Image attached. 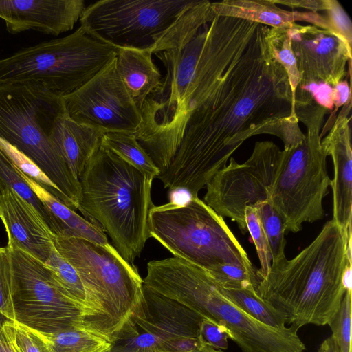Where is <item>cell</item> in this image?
Masks as SVG:
<instances>
[{
	"instance_id": "1",
	"label": "cell",
	"mask_w": 352,
	"mask_h": 352,
	"mask_svg": "<svg viewBox=\"0 0 352 352\" xmlns=\"http://www.w3.org/2000/svg\"><path fill=\"white\" fill-rule=\"evenodd\" d=\"M266 25L227 16L216 63L179 148L157 178L193 197L248 139L272 135L284 148L305 137L286 72L272 54Z\"/></svg>"
},
{
	"instance_id": "2",
	"label": "cell",
	"mask_w": 352,
	"mask_h": 352,
	"mask_svg": "<svg viewBox=\"0 0 352 352\" xmlns=\"http://www.w3.org/2000/svg\"><path fill=\"white\" fill-rule=\"evenodd\" d=\"M351 236L333 220L314 241L292 259L272 263L259 277L258 296L299 329L332 320L347 289L345 280L351 266Z\"/></svg>"
},
{
	"instance_id": "3",
	"label": "cell",
	"mask_w": 352,
	"mask_h": 352,
	"mask_svg": "<svg viewBox=\"0 0 352 352\" xmlns=\"http://www.w3.org/2000/svg\"><path fill=\"white\" fill-rule=\"evenodd\" d=\"M214 27L204 25L192 36L155 55L166 74L144 102L136 140L164 173L182 140L186 123L206 89L213 62Z\"/></svg>"
},
{
	"instance_id": "4",
	"label": "cell",
	"mask_w": 352,
	"mask_h": 352,
	"mask_svg": "<svg viewBox=\"0 0 352 352\" xmlns=\"http://www.w3.org/2000/svg\"><path fill=\"white\" fill-rule=\"evenodd\" d=\"M79 210L100 227L129 263L150 238L148 212L153 180L112 151L100 146L79 178Z\"/></svg>"
},
{
	"instance_id": "5",
	"label": "cell",
	"mask_w": 352,
	"mask_h": 352,
	"mask_svg": "<svg viewBox=\"0 0 352 352\" xmlns=\"http://www.w3.org/2000/svg\"><path fill=\"white\" fill-rule=\"evenodd\" d=\"M144 285L205 318L224 326L242 352H303L293 326L271 327L248 315L225 295L204 268L177 257L151 261Z\"/></svg>"
},
{
	"instance_id": "6",
	"label": "cell",
	"mask_w": 352,
	"mask_h": 352,
	"mask_svg": "<svg viewBox=\"0 0 352 352\" xmlns=\"http://www.w3.org/2000/svg\"><path fill=\"white\" fill-rule=\"evenodd\" d=\"M65 112L63 97L35 82L0 85V138L34 162L78 210L80 184L50 135Z\"/></svg>"
},
{
	"instance_id": "7",
	"label": "cell",
	"mask_w": 352,
	"mask_h": 352,
	"mask_svg": "<svg viewBox=\"0 0 352 352\" xmlns=\"http://www.w3.org/2000/svg\"><path fill=\"white\" fill-rule=\"evenodd\" d=\"M329 111L315 101L296 109L306 133L299 144L280 152L269 201L281 218L286 233L298 232L304 223L320 220L325 215L322 201L329 193L331 179L320 130Z\"/></svg>"
},
{
	"instance_id": "8",
	"label": "cell",
	"mask_w": 352,
	"mask_h": 352,
	"mask_svg": "<svg viewBox=\"0 0 352 352\" xmlns=\"http://www.w3.org/2000/svg\"><path fill=\"white\" fill-rule=\"evenodd\" d=\"M118 51L80 25L65 36L0 58V85L35 82L63 97L95 76L116 58Z\"/></svg>"
},
{
	"instance_id": "9",
	"label": "cell",
	"mask_w": 352,
	"mask_h": 352,
	"mask_svg": "<svg viewBox=\"0 0 352 352\" xmlns=\"http://www.w3.org/2000/svg\"><path fill=\"white\" fill-rule=\"evenodd\" d=\"M148 223L150 238L175 257L206 270L222 263L254 267L223 217L199 197L184 206L153 205Z\"/></svg>"
},
{
	"instance_id": "10",
	"label": "cell",
	"mask_w": 352,
	"mask_h": 352,
	"mask_svg": "<svg viewBox=\"0 0 352 352\" xmlns=\"http://www.w3.org/2000/svg\"><path fill=\"white\" fill-rule=\"evenodd\" d=\"M54 245L76 270L86 289L100 307L104 334L111 340L144 299L143 279L111 245L55 236Z\"/></svg>"
},
{
	"instance_id": "11",
	"label": "cell",
	"mask_w": 352,
	"mask_h": 352,
	"mask_svg": "<svg viewBox=\"0 0 352 352\" xmlns=\"http://www.w3.org/2000/svg\"><path fill=\"white\" fill-rule=\"evenodd\" d=\"M193 0H100L87 6L80 25L117 48L150 50Z\"/></svg>"
},
{
	"instance_id": "12",
	"label": "cell",
	"mask_w": 352,
	"mask_h": 352,
	"mask_svg": "<svg viewBox=\"0 0 352 352\" xmlns=\"http://www.w3.org/2000/svg\"><path fill=\"white\" fill-rule=\"evenodd\" d=\"M7 247L15 321L44 335L87 327L84 311L63 293L47 266L16 246Z\"/></svg>"
},
{
	"instance_id": "13",
	"label": "cell",
	"mask_w": 352,
	"mask_h": 352,
	"mask_svg": "<svg viewBox=\"0 0 352 352\" xmlns=\"http://www.w3.org/2000/svg\"><path fill=\"white\" fill-rule=\"evenodd\" d=\"M280 152L272 142L262 141L255 143L245 162L231 157L207 184L204 201L220 216L235 221L245 234V208L269 200Z\"/></svg>"
},
{
	"instance_id": "14",
	"label": "cell",
	"mask_w": 352,
	"mask_h": 352,
	"mask_svg": "<svg viewBox=\"0 0 352 352\" xmlns=\"http://www.w3.org/2000/svg\"><path fill=\"white\" fill-rule=\"evenodd\" d=\"M63 99L65 113L72 120L103 133H134L142 122L140 111L118 74L116 58Z\"/></svg>"
},
{
	"instance_id": "15",
	"label": "cell",
	"mask_w": 352,
	"mask_h": 352,
	"mask_svg": "<svg viewBox=\"0 0 352 352\" xmlns=\"http://www.w3.org/2000/svg\"><path fill=\"white\" fill-rule=\"evenodd\" d=\"M300 76L294 107L314 102L310 93L320 85L335 87L347 76L351 48L331 32L313 25L288 29Z\"/></svg>"
},
{
	"instance_id": "16",
	"label": "cell",
	"mask_w": 352,
	"mask_h": 352,
	"mask_svg": "<svg viewBox=\"0 0 352 352\" xmlns=\"http://www.w3.org/2000/svg\"><path fill=\"white\" fill-rule=\"evenodd\" d=\"M85 8L83 0H0V18L10 34L58 36L74 28Z\"/></svg>"
},
{
	"instance_id": "17",
	"label": "cell",
	"mask_w": 352,
	"mask_h": 352,
	"mask_svg": "<svg viewBox=\"0 0 352 352\" xmlns=\"http://www.w3.org/2000/svg\"><path fill=\"white\" fill-rule=\"evenodd\" d=\"M321 146L327 156L332 158L334 177L330 186L333 192V220L346 234H352V151L351 99L343 105Z\"/></svg>"
},
{
	"instance_id": "18",
	"label": "cell",
	"mask_w": 352,
	"mask_h": 352,
	"mask_svg": "<svg viewBox=\"0 0 352 352\" xmlns=\"http://www.w3.org/2000/svg\"><path fill=\"white\" fill-rule=\"evenodd\" d=\"M142 305L151 329L161 340L164 352H187L205 342L200 333L204 317L144 287Z\"/></svg>"
},
{
	"instance_id": "19",
	"label": "cell",
	"mask_w": 352,
	"mask_h": 352,
	"mask_svg": "<svg viewBox=\"0 0 352 352\" xmlns=\"http://www.w3.org/2000/svg\"><path fill=\"white\" fill-rule=\"evenodd\" d=\"M0 219L7 232V246H16L46 263L54 248L55 235L38 212L9 188L0 195Z\"/></svg>"
},
{
	"instance_id": "20",
	"label": "cell",
	"mask_w": 352,
	"mask_h": 352,
	"mask_svg": "<svg viewBox=\"0 0 352 352\" xmlns=\"http://www.w3.org/2000/svg\"><path fill=\"white\" fill-rule=\"evenodd\" d=\"M211 7L217 16L241 19L270 28L291 29L296 25V21H305L328 30L324 14L288 11L277 6L272 0H224L211 2Z\"/></svg>"
},
{
	"instance_id": "21",
	"label": "cell",
	"mask_w": 352,
	"mask_h": 352,
	"mask_svg": "<svg viewBox=\"0 0 352 352\" xmlns=\"http://www.w3.org/2000/svg\"><path fill=\"white\" fill-rule=\"evenodd\" d=\"M103 133L77 123L65 112L56 121L50 138L79 179L87 162L101 146Z\"/></svg>"
},
{
	"instance_id": "22",
	"label": "cell",
	"mask_w": 352,
	"mask_h": 352,
	"mask_svg": "<svg viewBox=\"0 0 352 352\" xmlns=\"http://www.w3.org/2000/svg\"><path fill=\"white\" fill-rule=\"evenodd\" d=\"M152 55L146 50L119 48L116 56L118 74L140 111L146 99L157 91L162 82Z\"/></svg>"
},
{
	"instance_id": "23",
	"label": "cell",
	"mask_w": 352,
	"mask_h": 352,
	"mask_svg": "<svg viewBox=\"0 0 352 352\" xmlns=\"http://www.w3.org/2000/svg\"><path fill=\"white\" fill-rule=\"evenodd\" d=\"M19 172L56 219L59 228L58 235L82 239L103 245L109 244L106 234L100 227L80 216L74 210L65 205L32 179L20 170Z\"/></svg>"
},
{
	"instance_id": "24",
	"label": "cell",
	"mask_w": 352,
	"mask_h": 352,
	"mask_svg": "<svg viewBox=\"0 0 352 352\" xmlns=\"http://www.w3.org/2000/svg\"><path fill=\"white\" fill-rule=\"evenodd\" d=\"M101 146L116 154L149 179L153 180L160 174V170L136 140L133 133H104Z\"/></svg>"
},
{
	"instance_id": "25",
	"label": "cell",
	"mask_w": 352,
	"mask_h": 352,
	"mask_svg": "<svg viewBox=\"0 0 352 352\" xmlns=\"http://www.w3.org/2000/svg\"><path fill=\"white\" fill-rule=\"evenodd\" d=\"M44 336L52 352H109L111 345L107 336L86 327Z\"/></svg>"
},
{
	"instance_id": "26",
	"label": "cell",
	"mask_w": 352,
	"mask_h": 352,
	"mask_svg": "<svg viewBox=\"0 0 352 352\" xmlns=\"http://www.w3.org/2000/svg\"><path fill=\"white\" fill-rule=\"evenodd\" d=\"M219 286L234 304L255 320L274 328L283 329L286 327L287 319L284 314L261 298L255 288Z\"/></svg>"
},
{
	"instance_id": "27",
	"label": "cell",
	"mask_w": 352,
	"mask_h": 352,
	"mask_svg": "<svg viewBox=\"0 0 352 352\" xmlns=\"http://www.w3.org/2000/svg\"><path fill=\"white\" fill-rule=\"evenodd\" d=\"M266 39L272 54L287 73L294 104V98L300 83V76L291 46L288 29L267 26Z\"/></svg>"
},
{
	"instance_id": "28",
	"label": "cell",
	"mask_w": 352,
	"mask_h": 352,
	"mask_svg": "<svg viewBox=\"0 0 352 352\" xmlns=\"http://www.w3.org/2000/svg\"><path fill=\"white\" fill-rule=\"evenodd\" d=\"M1 331L14 352H52L43 334L16 321L5 322Z\"/></svg>"
},
{
	"instance_id": "29",
	"label": "cell",
	"mask_w": 352,
	"mask_h": 352,
	"mask_svg": "<svg viewBox=\"0 0 352 352\" xmlns=\"http://www.w3.org/2000/svg\"><path fill=\"white\" fill-rule=\"evenodd\" d=\"M0 151L19 170L68 206L67 201L60 190L30 158L1 138Z\"/></svg>"
},
{
	"instance_id": "30",
	"label": "cell",
	"mask_w": 352,
	"mask_h": 352,
	"mask_svg": "<svg viewBox=\"0 0 352 352\" xmlns=\"http://www.w3.org/2000/svg\"><path fill=\"white\" fill-rule=\"evenodd\" d=\"M261 219L265 233L267 236L272 257L275 263L286 258V234L284 223L278 213L272 206L269 200L254 206Z\"/></svg>"
},
{
	"instance_id": "31",
	"label": "cell",
	"mask_w": 352,
	"mask_h": 352,
	"mask_svg": "<svg viewBox=\"0 0 352 352\" xmlns=\"http://www.w3.org/2000/svg\"><path fill=\"white\" fill-rule=\"evenodd\" d=\"M206 270L220 286L225 287L256 289L260 280L254 267L222 263Z\"/></svg>"
},
{
	"instance_id": "32",
	"label": "cell",
	"mask_w": 352,
	"mask_h": 352,
	"mask_svg": "<svg viewBox=\"0 0 352 352\" xmlns=\"http://www.w3.org/2000/svg\"><path fill=\"white\" fill-rule=\"evenodd\" d=\"M245 220L261 264V268L257 270V274L261 277L267 274L272 265V257L270 244L255 206L245 208Z\"/></svg>"
},
{
	"instance_id": "33",
	"label": "cell",
	"mask_w": 352,
	"mask_h": 352,
	"mask_svg": "<svg viewBox=\"0 0 352 352\" xmlns=\"http://www.w3.org/2000/svg\"><path fill=\"white\" fill-rule=\"evenodd\" d=\"M8 321H15L12 265L8 248L0 247V338L4 339L1 329Z\"/></svg>"
},
{
	"instance_id": "34",
	"label": "cell",
	"mask_w": 352,
	"mask_h": 352,
	"mask_svg": "<svg viewBox=\"0 0 352 352\" xmlns=\"http://www.w3.org/2000/svg\"><path fill=\"white\" fill-rule=\"evenodd\" d=\"M328 325L339 352H351V289L346 291L338 311Z\"/></svg>"
},
{
	"instance_id": "35",
	"label": "cell",
	"mask_w": 352,
	"mask_h": 352,
	"mask_svg": "<svg viewBox=\"0 0 352 352\" xmlns=\"http://www.w3.org/2000/svg\"><path fill=\"white\" fill-rule=\"evenodd\" d=\"M322 12H324L328 30L338 36L351 48V22L340 3L336 0H328V7Z\"/></svg>"
},
{
	"instance_id": "36",
	"label": "cell",
	"mask_w": 352,
	"mask_h": 352,
	"mask_svg": "<svg viewBox=\"0 0 352 352\" xmlns=\"http://www.w3.org/2000/svg\"><path fill=\"white\" fill-rule=\"evenodd\" d=\"M200 333L202 340L214 349L223 350L228 348L230 334L224 326L204 318L200 324Z\"/></svg>"
},
{
	"instance_id": "37",
	"label": "cell",
	"mask_w": 352,
	"mask_h": 352,
	"mask_svg": "<svg viewBox=\"0 0 352 352\" xmlns=\"http://www.w3.org/2000/svg\"><path fill=\"white\" fill-rule=\"evenodd\" d=\"M275 4H282L293 8H302L311 12H320L328 7V0H272Z\"/></svg>"
},
{
	"instance_id": "38",
	"label": "cell",
	"mask_w": 352,
	"mask_h": 352,
	"mask_svg": "<svg viewBox=\"0 0 352 352\" xmlns=\"http://www.w3.org/2000/svg\"><path fill=\"white\" fill-rule=\"evenodd\" d=\"M193 198L190 192L184 188H175L169 190V203L176 206H186Z\"/></svg>"
},
{
	"instance_id": "39",
	"label": "cell",
	"mask_w": 352,
	"mask_h": 352,
	"mask_svg": "<svg viewBox=\"0 0 352 352\" xmlns=\"http://www.w3.org/2000/svg\"><path fill=\"white\" fill-rule=\"evenodd\" d=\"M318 352H339L338 345L332 336L322 342Z\"/></svg>"
},
{
	"instance_id": "40",
	"label": "cell",
	"mask_w": 352,
	"mask_h": 352,
	"mask_svg": "<svg viewBox=\"0 0 352 352\" xmlns=\"http://www.w3.org/2000/svg\"><path fill=\"white\" fill-rule=\"evenodd\" d=\"M187 352H223L221 349H217L207 343H204L199 347Z\"/></svg>"
},
{
	"instance_id": "41",
	"label": "cell",
	"mask_w": 352,
	"mask_h": 352,
	"mask_svg": "<svg viewBox=\"0 0 352 352\" xmlns=\"http://www.w3.org/2000/svg\"><path fill=\"white\" fill-rule=\"evenodd\" d=\"M0 352H14L5 338H0Z\"/></svg>"
},
{
	"instance_id": "42",
	"label": "cell",
	"mask_w": 352,
	"mask_h": 352,
	"mask_svg": "<svg viewBox=\"0 0 352 352\" xmlns=\"http://www.w3.org/2000/svg\"><path fill=\"white\" fill-rule=\"evenodd\" d=\"M6 188L4 187V186L2 184V183L0 181V195L1 193V192L5 189Z\"/></svg>"
}]
</instances>
